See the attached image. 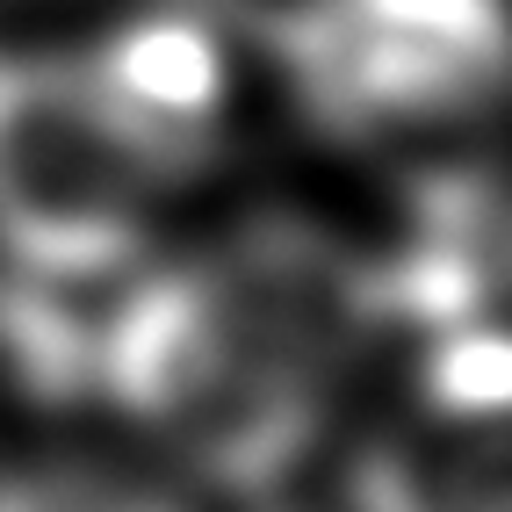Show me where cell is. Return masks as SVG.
I'll list each match as a JSON object with an SVG mask.
<instances>
[{
  "label": "cell",
  "mask_w": 512,
  "mask_h": 512,
  "mask_svg": "<svg viewBox=\"0 0 512 512\" xmlns=\"http://www.w3.org/2000/svg\"><path fill=\"white\" fill-rule=\"evenodd\" d=\"M375 332L368 253L311 217H246L202 253H145L94 289L80 404L195 491L275 498Z\"/></svg>",
  "instance_id": "cell-1"
},
{
  "label": "cell",
  "mask_w": 512,
  "mask_h": 512,
  "mask_svg": "<svg viewBox=\"0 0 512 512\" xmlns=\"http://www.w3.org/2000/svg\"><path fill=\"white\" fill-rule=\"evenodd\" d=\"M188 181L166 166L73 51H0V267L94 289L152 253Z\"/></svg>",
  "instance_id": "cell-2"
},
{
  "label": "cell",
  "mask_w": 512,
  "mask_h": 512,
  "mask_svg": "<svg viewBox=\"0 0 512 512\" xmlns=\"http://www.w3.org/2000/svg\"><path fill=\"white\" fill-rule=\"evenodd\" d=\"M296 109L339 145L455 138L505 87V0H289L275 22Z\"/></svg>",
  "instance_id": "cell-3"
},
{
  "label": "cell",
  "mask_w": 512,
  "mask_h": 512,
  "mask_svg": "<svg viewBox=\"0 0 512 512\" xmlns=\"http://www.w3.org/2000/svg\"><path fill=\"white\" fill-rule=\"evenodd\" d=\"M87 73L101 94L123 109V123L174 166L181 181L210 174V159L231 138V109H238V73H231V44L217 37L202 15H123L109 22L94 44H80Z\"/></svg>",
  "instance_id": "cell-4"
},
{
  "label": "cell",
  "mask_w": 512,
  "mask_h": 512,
  "mask_svg": "<svg viewBox=\"0 0 512 512\" xmlns=\"http://www.w3.org/2000/svg\"><path fill=\"white\" fill-rule=\"evenodd\" d=\"M339 512H505V426L412 404L347 455Z\"/></svg>",
  "instance_id": "cell-5"
},
{
  "label": "cell",
  "mask_w": 512,
  "mask_h": 512,
  "mask_svg": "<svg viewBox=\"0 0 512 512\" xmlns=\"http://www.w3.org/2000/svg\"><path fill=\"white\" fill-rule=\"evenodd\" d=\"M0 512H210L195 484L152 462L94 455V448H44L0 462Z\"/></svg>",
  "instance_id": "cell-6"
}]
</instances>
